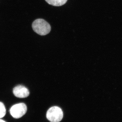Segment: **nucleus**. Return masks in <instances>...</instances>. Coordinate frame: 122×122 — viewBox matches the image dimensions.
<instances>
[{"instance_id":"nucleus-1","label":"nucleus","mask_w":122,"mask_h":122,"mask_svg":"<svg viewBox=\"0 0 122 122\" xmlns=\"http://www.w3.org/2000/svg\"><path fill=\"white\" fill-rule=\"evenodd\" d=\"M32 27L34 32L39 35H45L50 32L51 26L45 20L37 19L33 22Z\"/></svg>"},{"instance_id":"nucleus-2","label":"nucleus","mask_w":122,"mask_h":122,"mask_svg":"<svg viewBox=\"0 0 122 122\" xmlns=\"http://www.w3.org/2000/svg\"><path fill=\"white\" fill-rule=\"evenodd\" d=\"M46 117L50 122H59L63 118V112L59 107H52L47 111Z\"/></svg>"},{"instance_id":"nucleus-3","label":"nucleus","mask_w":122,"mask_h":122,"mask_svg":"<svg viewBox=\"0 0 122 122\" xmlns=\"http://www.w3.org/2000/svg\"><path fill=\"white\" fill-rule=\"evenodd\" d=\"M27 107L25 104L21 103L13 105L10 110V112L14 118L18 119L25 114L27 111Z\"/></svg>"},{"instance_id":"nucleus-4","label":"nucleus","mask_w":122,"mask_h":122,"mask_svg":"<svg viewBox=\"0 0 122 122\" xmlns=\"http://www.w3.org/2000/svg\"><path fill=\"white\" fill-rule=\"evenodd\" d=\"M14 94L16 97L20 98H24L28 97L30 94L29 90L22 85H18L14 88Z\"/></svg>"},{"instance_id":"nucleus-5","label":"nucleus","mask_w":122,"mask_h":122,"mask_svg":"<svg viewBox=\"0 0 122 122\" xmlns=\"http://www.w3.org/2000/svg\"><path fill=\"white\" fill-rule=\"evenodd\" d=\"M48 4L53 6H61L65 5L68 0H45Z\"/></svg>"},{"instance_id":"nucleus-6","label":"nucleus","mask_w":122,"mask_h":122,"mask_svg":"<svg viewBox=\"0 0 122 122\" xmlns=\"http://www.w3.org/2000/svg\"><path fill=\"white\" fill-rule=\"evenodd\" d=\"M6 114V109L3 103L0 102V119L4 117Z\"/></svg>"},{"instance_id":"nucleus-7","label":"nucleus","mask_w":122,"mask_h":122,"mask_svg":"<svg viewBox=\"0 0 122 122\" xmlns=\"http://www.w3.org/2000/svg\"><path fill=\"white\" fill-rule=\"evenodd\" d=\"M0 122H5V121H4V120H2V119H0Z\"/></svg>"}]
</instances>
